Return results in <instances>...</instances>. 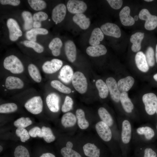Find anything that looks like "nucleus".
Here are the masks:
<instances>
[{"label": "nucleus", "instance_id": "f257e3e1", "mask_svg": "<svg viewBox=\"0 0 157 157\" xmlns=\"http://www.w3.org/2000/svg\"><path fill=\"white\" fill-rule=\"evenodd\" d=\"M4 68L15 74L23 73L24 67L22 62L16 56L12 55L6 57L3 62Z\"/></svg>", "mask_w": 157, "mask_h": 157}, {"label": "nucleus", "instance_id": "f03ea898", "mask_svg": "<svg viewBox=\"0 0 157 157\" xmlns=\"http://www.w3.org/2000/svg\"><path fill=\"white\" fill-rule=\"evenodd\" d=\"M26 109L34 115L41 113L43 110V103L42 99L40 96H35L29 99L24 105Z\"/></svg>", "mask_w": 157, "mask_h": 157}, {"label": "nucleus", "instance_id": "7ed1b4c3", "mask_svg": "<svg viewBox=\"0 0 157 157\" xmlns=\"http://www.w3.org/2000/svg\"><path fill=\"white\" fill-rule=\"evenodd\" d=\"M72 85L75 89L80 94H84L87 90L88 83L84 74L79 71L74 74L72 80Z\"/></svg>", "mask_w": 157, "mask_h": 157}, {"label": "nucleus", "instance_id": "20e7f679", "mask_svg": "<svg viewBox=\"0 0 157 157\" xmlns=\"http://www.w3.org/2000/svg\"><path fill=\"white\" fill-rule=\"evenodd\" d=\"M142 100L147 113L150 115L154 114L157 109V97L156 95L152 93L145 94L142 97Z\"/></svg>", "mask_w": 157, "mask_h": 157}, {"label": "nucleus", "instance_id": "39448f33", "mask_svg": "<svg viewBox=\"0 0 157 157\" xmlns=\"http://www.w3.org/2000/svg\"><path fill=\"white\" fill-rule=\"evenodd\" d=\"M138 17L140 19L145 21L144 26L146 30H152L157 26V17L151 15L147 9H142L139 14Z\"/></svg>", "mask_w": 157, "mask_h": 157}, {"label": "nucleus", "instance_id": "423d86ee", "mask_svg": "<svg viewBox=\"0 0 157 157\" xmlns=\"http://www.w3.org/2000/svg\"><path fill=\"white\" fill-rule=\"evenodd\" d=\"M7 25L9 31V37L12 41L17 40L21 37L22 33L17 22L14 19L10 18L7 22Z\"/></svg>", "mask_w": 157, "mask_h": 157}, {"label": "nucleus", "instance_id": "0eeeda50", "mask_svg": "<svg viewBox=\"0 0 157 157\" xmlns=\"http://www.w3.org/2000/svg\"><path fill=\"white\" fill-rule=\"evenodd\" d=\"M63 65L62 60L54 58L50 61L45 62L42 65V69L45 73L52 74L59 70Z\"/></svg>", "mask_w": 157, "mask_h": 157}, {"label": "nucleus", "instance_id": "6e6552de", "mask_svg": "<svg viewBox=\"0 0 157 157\" xmlns=\"http://www.w3.org/2000/svg\"><path fill=\"white\" fill-rule=\"evenodd\" d=\"M67 7L68 11L73 14L82 13L87 9V5L84 1L81 0H70L68 1Z\"/></svg>", "mask_w": 157, "mask_h": 157}, {"label": "nucleus", "instance_id": "1a4fd4ad", "mask_svg": "<svg viewBox=\"0 0 157 157\" xmlns=\"http://www.w3.org/2000/svg\"><path fill=\"white\" fill-rule=\"evenodd\" d=\"M96 131L100 137L104 141L108 142L112 138V134L109 126L102 121L97 123L95 125Z\"/></svg>", "mask_w": 157, "mask_h": 157}, {"label": "nucleus", "instance_id": "9d476101", "mask_svg": "<svg viewBox=\"0 0 157 157\" xmlns=\"http://www.w3.org/2000/svg\"><path fill=\"white\" fill-rule=\"evenodd\" d=\"M100 29L103 34L106 35L117 38L121 36L119 28L115 24L106 23L101 26Z\"/></svg>", "mask_w": 157, "mask_h": 157}, {"label": "nucleus", "instance_id": "9b49d317", "mask_svg": "<svg viewBox=\"0 0 157 157\" xmlns=\"http://www.w3.org/2000/svg\"><path fill=\"white\" fill-rule=\"evenodd\" d=\"M106 83L112 99L115 102H119L121 93L116 81L113 77H109L106 79Z\"/></svg>", "mask_w": 157, "mask_h": 157}, {"label": "nucleus", "instance_id": "f8f14e48", "mask_svg": "<svg viewBox=\"0 0 157 157\" xmlns=\"http://www.w3.org/2000/svg\"><path fill=\"white\" fill-rule=\"evenodd\" d=\"M66 14V7L63 3L56 6L52 12V19L56 24L61 22L64 19Z\"/></svg>", "mask_w": 157, "mask_h": 157}, {"label": "nucleus", "instance_id": "ddd939ff", "mask_svg": "<svg viewBox=\"0 0 157 157\" xmlns=\"http://www.w3.org/2000/svg\"><path fill=\"white\" fill-rule=\"evenodd\" d=\"M60 98L58 95L54 92L48 94L46 98L47 105L52 112L56 113L59 109Z\"/></svg>", "mask_w": 157, "mask_h": 157}, {"label": "nucleus", "instance_id": "4468645a", "mask_svg": "<svg viewBox=\"0 0 157 157\" xmlns=\"http://www.w3.org/2000/svg\"><path fill=\"white\" fill-rule=\"evenodd\" d=\"M5 85L6 88L9 90L20 89L24 87V83L19 77L9 76L6 79Z\"/></svg>", "mask_w": 157, "mask_h": 157}, {"label": "nucleus", "instance_id": "2eb2a0df", "mask_svg": "<svg viewBox=\"0 0 157 157\" xmlns=\"http://www.w3.org/2000/svg\"><path fill=\"white\" fill-rule=\"evenodd\" d=\"M130 8L127 6L124 7L119 12V18L122 24L124 26H131L135 23L134 18L130 15Z\"/></svg>", "mask_w": 157, "mask_h": 157}, {"label": "nucleus", "instance_id": "dca6fc26", "mask_svg": "<svg viewBox=\"0 0 157 157\" xmlns=\"http://www.w3.org/2000/svg\"><path fill=\"white\" fill-rule=\"evenodd\" d=\"M65 51L68 60L71 62H74L76 57V50L74 43L71 40L66 42L65 44Z\"/></svg>", "mask_w": 157, "mask_h": 157}, {"label": "nucleus", "instance_id": "f3484780", "mask_svg": "<svg viewBox=\"0 0 157 157\" xmlns=\"http://www.w3.org/2000/svg\"><path fill=\"white\" fill-rule=\"evenodd\" d=\"M73 75L72 68L69 65H65L61 69L58 77L64 83L68 84L72 81Z\"/></svg>", "mask_w": 157, "mask_h": 157}, {"label": "nucleus", "instance_id": "a211bd4d", "mask_svg": "<svg viewBox=\"0 0 157 157\" xmlns=\"http://www.w3.org/2000/svg\"><path fill=\"white\" fill-rule=\"evenodd\" d=\"M135 60L136 66L139 70L141 71L146 72L149 69L148 65L145 55L142 51H139L136 54Z\"/></svg>", "mask_w": 157, "mask_h": 157}, {"label": "nucleus", "instance_id": "6ab92c4d", "mask_svg": "<svg viewBox=\"0 0 157 157\" xmlns=\"http://www.w3.org/2000/svg\"><path fill=\"white\" fill-rule=\"evenodd\" d=\"M73 20L83 30L88 28L90 24V19L83 13L76 14L73 17Z\"/></svg>", "mask_w": 157, "mask_h": 157}, {"label": "nucleus", "instance_id": "aec40b11", "mask_svg": "<svg viewBox=\"0 0 157 157\" xmlns=\"http://www.w3.org/2000/svg\"><path fill=\"white\" fill-rule=\"evenodd\" d=\"M131 127L130 122L127 120H124L122 125V140L124 144L129 143L131 138Z\"/></svg>", "mask_w": 157, "mask_h": 157}, {"label": "nucleus", "instance_id": "412c9836", "mask_svg": "<svg viewBox=\"0 0 157 157\" xmlns=\"http://www.w3.org/2000/svg\"><path fill=\"white\" fill-rule=\"evenodd\" d=\"M144 37V33L137 32L133 34L130 38V41L132 43V50L134 52H138L141 48V43Z\"/></svg>", "mask_w": 157, "mask_h": 157}, {"label": "nucleus", "instance_id": "4be33fe9", "mask_svg": "<svg viewBox=\"0 0 157 157\" xmlns=\"http://www.w3.org/2000/svg\"><path fill=\"white\" fill-rule=\"evenodd\" d=\"M107 52L106 47L102 44L90 46L88 47L86 50L87 53L89 56L93 57L104 55Z\"/></svg>", "mask_w": 157, "mask_h": 157}, {"label": "nucleus", "instance_id": "5701e85b", "mask_svg": "<svg viewBox=\"0 0 157 157\" xmlns=\"http://www.w3.org/2000/svg\"><path fill=\"white\" fill-rule=\"evenodd\" d=\"M134 79L132 77L129 76L120 79L117 83L119 90L122 92L128 91L132 87Z\"/></svg>", "mask_w": 157, "mask_h": 157}, {"label": "nucleus", "instance_id": "b1692460", "mask_svg": "<svg viewBox=\"0 0 157 157\" xmlns=\"http://www.w3.org/2000/svg\"><path fill=\"white\" fill-rule=\"evenodd\" d=\"M84 154L88 157H99L100 149L94 144L88 143L83 147Z\"/></svg>", "mask_w": 157, "mask_h": 157}, {"label": "nucleus", "instance_id": "393cba45", "mask_svg": "<svg viewBox=\"0 0 157 157\" xmlns=\"http://www.w3.org/2000/svg\"><path fill=\"white\" fill-rule=\"evenodd\" d=\"M104 35L101 29L96 28L92 32L89 40V43L91 46L100 44V42L104 38Z\"/></svg>", "mask_w": 157, "mask_h": 157}, {"label": "nucleus", "instance_id": "a878e982", "mask_svg": "<svg viewBox=\"0 0 157 157\" xmlns=\"http://www.w3.org/2000/svg\"><path fill=\"white\" fill-rule=\"evenodd\" d=\"M48 33V31L43 28H34L27 31L26 36L28 40L29 41L35 42L36 41V37L38 35H45Z\"/></svg>", "mask_w": 157, "mask_h": 157}, {"label": "nucleus", "instance_id": "bb28decb", "mask_svg": "<svg viewBox=\"0 0 157 157\" xmlns=\"http://www.w3.org/2000/svg\"><path fill=\"white\" fill-rule=\"evenodd\" d=\"M120 101L125 111L127 113H131L133 109L134 106L126 92L121 93Z\"/></svg>", "mask_w": 157, "mask_h": 157}, {"label": "nucleus", "instance_id": "cd10ccee", "mask_svg": "<svg viewBox=\"0 0 157 157\" xmlns=\"http://www.w3.org/2000/svg\"><path fill=\"white\" fill-rule=\"evenodd\" d=\"M62 45L63 43L60 39L58 38H56L50 42L49 47L51 50L52 55L54 56H57L60 54Z\"/></svg>", "mask_w": 157, "mask_h": 157}, {"label": "nucleus", "instance_id": "c85d7f7f", "mask_svg": "<svg viewBox=\"0 0 157 157\" xmlns=\"http://www.w3.org/2000/svg\"><path fill=\"white\" fill-rule=\"evenodd\" d=\"M76 122V118L73 113L68 112L64 114L61 119L62 125L65 127H69L74 126Z\"/></svg>", "mask_w": 157, "mask_h": 157}, {"label": "nucleus", "instance_id": "c756f323", "mask_svg": "<svg viewBox=\"0 0 157 157\" xmlns=\"http://www.w3.org/2000/svg\"><path fill=\"white\" fill-rule=\"evenodd\" d=\"M76 116L77 119V124L79 127L82 129H87L89 126V123L85 117L84 111L81 109L76 110Z\"/></svg>", "mask_w": 157, "mask_h": 157}, {"label": "nucleus", "instance_id": "7c9ffc66", "mask_svg": "<svg viewBox=\"0 0 157 157\" xmlns=\"http://www.w3.org/2000/svg\"><path fill=\"white\" fill-rule=\"evenodd\" d=\"M28 74L35 82L39 83L41 81L42 78L41 74L37 67L33 64H30L28 66Z\"/></svg>", "mask_w": 157, "mask_h": 157}, {"label": "nucleus", "instance_id": "2f4dec72", "mask_svg": "<svg viewBox=\"0 0 157 157\" xmlns=\"http://www.w3.org/2000/svg\"><path fill=\"white\" fill-rule=\"evenodd\" d=\"M99 116L102 121L106 124L109 127L111 126L113 123L112 117L107 110L104 107H101L98 110Z\"/></svg>", "mask_w": 157, "mask_h": 157}, {"label": "nucleus", "instance_id": "473e14b6", "mask_svg": "<svg viewBox=\"0 0 157 157\" xmlns=\"http://www.w3.org/2000/svg\"><path fill=\"white\" fill-rule=\"evenodd\" d=\"M95 85L98 91L100 97L102 99L107 97L109 90L106 83L102 80L99 79L96 81Z\"/></svg>", "mask_w": 157, "mask_h": 157}, {"label": "nucleus", "instance_id": "72a5a7b5", "mask_svg": "<svg viewBox=\"0 0 157 157\" xmlns=\"http://www.w3.org/2000/svg\"><path fill=\"white\" fill-rule=\"evenodd\" d=\"M22 15L24 21V29L28 30L32 29L34 21L31 13L28 11H24L22 13Z\"/></svg>", "mask_w": 157, "mask_h": 157}, {"label": "nucleus", "instance_id": "f704fd0d", "mask_svg": "<svg viewBox=\"0 0 157 157\" xmlns=\"http://www.w3.org/2000/svg\"><path fill=\"white\" fill-rule=\"evenodd\" d=\"M51 86L58 91L65 94H68L71 92V90L60 81L57 80H53L50 83Z\"/></svg>", "mask_w": 157, "mask_h": 157}, {"label": "nucleus", "instance_id": "c9c22d12", "mask_svg": "<svg viewBox=\"0 0 157 157\" xmlns=\"http://www.w3.org/2000/svg\"><path fill=\"white\" fill-rule=\"evenodd\" d=\"M13 157H31L28 150L22 145L17 146L13 153Z\"/></svg>", "mask_w": 157, "mask_h": 157}, {"label": "nucleus", "instance_id": "e433bc0d", "mask_svg": "<svg viewBox=\"0 0 157 157\" xmlns=\"http://www.w3.org/2000/svg\"><path fill=\"white\" fill-rule=\"evenodd\" d=\"M137 133L140 135H144L145 138L148 140L152 139L154 136V130L149 126L142 127L136 130Z\"/></svg>", "mask_w": 157, "mask_h": 157}, {"label": "nucleus", "instance_id": "4c0bfd02", "mask_svg": "<svg viewBox=\"0 0 157 157\" xmlns=\"http://www.w3.org/2000/svg\"><path fill=\"white\" fill-rule=\"evenodd\" d=\"M41 129L43 138L46 142L50 143L55 140V137L50 128L43 126Z\"/></svg>", "mask_w": 157, "mask_h": 157}, {"label": "nucleus", "instance_id": "58836bf2", "mask_svg": "<svg viewBox=\"0 0 157 157\" xmlns=\"http://www.w3.org/2000/svg\"><path fill=\"white\" fill-rule=\"evenodd\" d=\"M18 109L17 105L14 103L2 104L0 106V113H8L14 112Z\"/></svg>", "mask_w": 157, "mask_h": 157}, {"label": "nucleus", "instance_id": "ea45409f", "mask_svg": "<svg viewBox=\"0 0 157 157\" xmlns=\"http://www.w3.org/2000/svg\"><path fill=\"white\" fill-rule=\"evenodd\" d=\"M32 123V121L29 117H22L15 121L13 124L17 128H25L30 126Z\"/></svg>", "mask_w": 157, "mask_h": 157}, {"label": "nucleus", "instance_id": "a19ab883", "mask_svg": "<svg viewBox=\"0 0 157 157\" xmlns=\"http://www.w3.org/2000/svg\"><path fill=\"white\" fill-rule=\"evenodd\" d=\"M28 2L33 10H40L45 8L47 6L46 3L42 0H28Z\"/></svg>", "mask_w": 157, "mask_h": 157}, {"label": "nucleus", "instance_id": "79ce46f5", "mask_svg": "<svg viewBox=\"0 0 157 157\" xmlns=\"http://www.w3.org/2000/svg\"><path fill=\"white\" fill-rule=\"evenodd\" d=\"M23 44L26 47L33 48L37 53H41L44 50V47L39 44L29 40H24Z\"/></svg>", "mask_w": 157, "mask_h": 157}, {"label": "nucleus", "instance_id": "37998d69", "mask_svg": "<svg viewBox=\"0 0 157 157\" xmlns=\"http://www.w3.org/2000/svg\"><path fill=\"white\" fill-rule=\"evenodd\" d=\"M145 56L147 63L150 67L154 66L155 64L154 52L153 48L149 47L146 51Z\"/></svg>", "mask_w": 157, "mask_h": 157}, {"label": "nucleus", "instance_id": "c03bdc74", "mask_svg": "<svg viewBox=\"0 0 157 157\" xmlns=\"http://www.w3.org/2000/svg\"><path fill=\"white\" fill-rule=\"evenodd\" d=\"M60 152L63 157H82L81 155L76 151L66 147L62 148Z\"/></svg>", "mask_w": 157, "mask_h": 157}, {"label": "nucleus", "instance_id": "a18cd8bd", "mask_svg": "<svg viewBox=\"0 0 157 157\" xmlns=\"http://www.w3.org/2000/svg\"><path fill=\"white\" fill-rule=\"evenodd\" d=\"M15 134L20 138V140L22 142H25L30 138L28 132L25 128H17L16 130Z\"/></svg>", "mask_w": 157, "mask_h": 157}, {"label": "nucleus", "instance_id": "49530a36", "mask_svg": "<svg viewBox=\"0 0 157 157\" xmlns=\"http://www.w3.org/2000/svg\"><path fill=\"white\" fill-rule=\"evenodd\" d=\"M73 104V101L72 98L69 96H66L61 108L62 112L66 113L70 111L72 108Z\"/></svg>", "mask_w": 157, "mask_h": 157}, {"label": "nucleus", "instance_id": "de8ad7c7", "mask_svg": "<svg viewBox=\"0 0 157 157\" xmlns=\"http://www.w3.org/2000/svg\"><path fill=\"white\" fill-rule=\"evenodd\" d=\"M48 17L47 14L42 11H39L35 13L33 15L34 21L41 22L42 21L46 20Z\"/></svg>", "mask_w": 157, "mask_h": 157}, {"label": "nucleus", "instance_id": "09e8293b", "mask_svg": "<svg viewBox=\"0 0 157 157\" xmlns=\"http://www.w3.org/2000/svg\"><path fill=\"white\" fill-rule=\"evenodd\" d=\"M30 136L35 138L38 136L43 138L42 129L38 126H35L31 129L28 132Z\"/></svg>", "mask_w": 157, "mask_h": 157}, {"label": "nucleus", "instance_id": "8fccbe9b", "mask_svg": "<svg viewBox=\"0 0 157 157\" xmlns=\"http://www.w3.org/2000/svg\"><path fill=\"white\" fill-rule=\"evenodd\" d=\"M107 1L111 8L116 10L120 9L123 4L122 0H107Z\"/></svg>", "mask_w": 157, "mask_h": 157}, {"label": "nucleus", "instance_id": "3c124183", "mask_svg": "<svg viewBox=\"0 0 157 157\" xmlns=\"http://www.w3.org/2000/svg\"><path fill=\"white\" fill-rule=\"evenodd\" d=\"M0 3L2 5H10L13 6H17L20 3L18 0H0Z\"/></svg>", "mask_w": 157, "mask_h": 157}, {"label": "nucleus", "instance_id": "603ef678", "mask_svg": "<svg viewBox=\"0 0 157 157\" xmlns=\"http://www.w3.org/2000/svg\"><path fill=\"white\" fill-rule=\"evenodd\" d=\"M157 154L156 152L151 148H146L144 151V157H156Z\"/></svg>", "mask_w": 157, "mask_h": 157}, {"label": "nucleus", "instance_id": "864d4df0", "mask_svg": "<svg viewBox=\"0 0 157 157\" xmlns=\"http://www.w3.org/2000/svg\"><path fill=\"white\" fill-rule=\"evenodd\" d=\"M38 157H56L53 154L48 152L42 153Z\"/></svg>", "mask_w": 157, "mask_h": 157}, {"label": "nucleus", "instance_id": "5fc2aeb1", "mask_svg": "<svg viewBox=\"0 0 157 157\" xmlns=\"http://www.w3.org/2000/svg\"><path fill=\"white\" fill-rule=\"evenodd\" d=\"M41 26V22L34 21L33 26L34 28H40Z\"/></svg>", "mask_w": 157, "mask_h": 157}, {"label": "nucleus", "instance_id": "6e6d98bb", "mask_svg": "<svg viewBox=\"0 0 157 157\" xmlns=\"http://www.w3.org/2000/svg\"><path fill=\"white\" fill-rule=\"evenodd\" d=\"M66 147L68 148L72 149L73 147V144L71 142L68 141L66 144Z\"/></svg>", "mask_w": 157, "mask_h": 157}, {"label": "nucleus", "instance_id": "4d7b16f0", "mask_svg": "<svg viewBox=\"0 0 157 157\" xmlns=\"http://www.w3.org/2000/svg\"><path fill=\"white\" fill-rule=\"evenodd\" d=\"M155 56L156 60V62L157 63V44H156V46Z\"/></svg>", "mask_w": 157, "mask_h": 157}, {"label": "nucleus", "instance_id": "13d9d810", "mask_svg": "<svg viewBox=\"0 0 157 157\" xmlns=\"http://www.w3.org/2000/svg\"><path fill=\"white\" fill-rule=\"evenodd\" d=\"M138 16L137 15H135L134 17L135 21H137L138 19Z\"/></svg>", "mask_w": 157, "mask_h": 157}, {"label": "nucleus", "instance_id": "bf43d9fd", "mask_svg": "<svg viewBox=\"0 0 157 157\" xmlns=\"http://www.w3.org/2000/svg\"><path fill=\"white\" fill-rule=\"evenodd\" d=\"M153 78H154L157 81V73L154 75Z\"/></svg>", "mask_w": 157, "mask_h": 157}, {"label": "nucleus", "instance_id": "052dcab7", "mask_svg": "<svg viewBox=\"0 0 157 157\" xmlns=\"http://www.w3.org/2000/svg\"><path fill=\"white\" fill-rule=\"evenodd\" d=\"M3 148L2 146H0V152L1 153L3 151Z\"/></svg>", "mask_w": 157, "mask_h": 157}, {"label": "nucleus", "instance_id": "680f3d73", "mask_svg": "<svg viewBox=\"0 0 157 157\" xmlns=\"http://www.w3.org/2000/svg\"><path fill=\"white\" fill-rule=\"evenodd\" d=\"M144 1L147 2H151L153 1V0H145Z\"/></svg>", "mask_w": 157, "mask_h": 157}, {"label": "nucleus", "instance_id": "e2e57ef3", "mask_svg": "<svg viewBox=\"0 0 157 157\" xmlns=\"http://www.w3.org/2000/svg\"><path fill=\"white\" fill-rule=\"evenodd\" d=\"M156 113L157 114V110H156Z\"/></svg>", "mask_w": 157, "mask_h": 157}, {"label": "nucleus", "instance_id": "0e129e2a", "mask_svg": "<svg viewBox=\"0 0 157 157\" xmlns=\"http://www.w3.org/2000/svg\"></svg>", "mask_w": 157, "mask_h": 157}, {"label": "nucleus", "instance_id": "69168bd1", "mask_svg": "<svg viewBox=\"0 0 157 157\" xmlns=\"http://www.w3.org/2000/svg\"></svg>", "mask_w": 157, "mask_h": 157}]
</instances>
